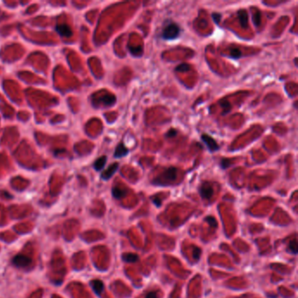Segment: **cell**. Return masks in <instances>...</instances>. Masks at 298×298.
I'll return each mask as SVG.
<instances>
[{"label":"cell","instance_id":"obj_1","mask_svg":"<svg viewBox=\"0 0 298 298\" xmlns=\"http://www.w3.org/2000/svg\"><path fill=\"white\" fill-rule=\"evenodd\" d=\"M177 174H178V169L176 167L167 168L159 177L154 179L152 181V184H159V185L168 184L173 182L175 179H177Z\"/></svg>","mask_w":298,"mask_h":298},{"label":"cell","instance_id":"obj_2","mask_svg":"<svg viewBox=\"0 0 298 298\" xmlns=\"http://www.w3.org/2000/svg\"><path fill=\"white\" fill-rule=\"evenodd\" d=\"M180 33V27L174 22H170L166 24L163 28L161 37L165 40H172L178 38Z\"/></svg>","mask_w":298,"mask_h":298},{"label":"cell","instance_id":"obj_3","mask_svg":"<svg viewBox=\"0 0 298 298\" xmlns=\"http://www.w3.org/2000/svg\"><path fill=\"white\" fill-rule=\"evenodd\" d=\"M200 194L205 200L211 199L213 195V189L209 183H203L200 187Z\"/></svg>","mask_w":298,"mask_h":298},{"label":"cell","instance_id":"obj_4","mask_svg":"<svg viewBox=\"0 0 298 298\" xmlns=\"http://www.w3.org/2000/svg\"><path fill=\"white\" fill-rule=\"evenodd\" d=\"M201 139L206 144L210 151H216V150L220 149V147H219V145L216 143V141L214 140L213 138H212L211 136H207V135H202Z\"/></svg>","mask_w":298,"mask_h":298},{"label":"cell","instance_id":"obj_5","mask_svg":"<svg viewBox=\"0 0 298 298\" xmlns=\"http://www.w3.org/2000/svg\"><path fill=\"white\" fill-rule=\"evenodd\" d=\"M128 153L129 149L126 148V146L124 145V143H120L119 144L117 145L116 149H115L114 157L115 158H121L123 157H125Z\"/></svg>","mask_w":298,"mask_h":298},{"label":"cell","instance_id":"obj_6","mask_svg":"<svg viewBox=\"0 0 298 298\" xmlns=\"http://www.w3.org/2000/svg\"><path fill=\"white\" fill-rule=\"evenodd\" d=\"M56 31L57 33L61 35V36H66V37H70L72 35V31L71 28L66 25V24H61V25H58L56 26Z\"/></svg>","mask_w":298,"mask_h":298},{"label":"cell","instance_id":"obj_7","mask_svg":"<svg viewBox=\"0 0 298 298\" xmlns=\"http://www.w3.org/2000/svg\"><path fill=\"white\" fill-rule=\"evenodd\" d=\"M13 261H14V264L18 267H26L30 264L31 260L26 256L18 255L14 258Z\"/></svg>","mask_w":298,"mask_h":298},{"label":"cell","instance_id":"obj_8","mask_svg":"<svg viewBox=\"0 0 298 298\" xmlns=\"http://www.w3.org/2000/svg\"><path fill=\"white\" fill-rule=\"evenodd\" d=\"M238 18L240 23V26H242V28H247L248 26V16H247V13L244 11V10H240L238 12Z\"/></svg>","mask_w":298,"mask_h":298},{"label":"cell","instance_id":"obj_9","mask_svg":"<svg viewBox=\"0 0 298 298\" xmlns=\"http://www.w3.org/2000/svg\"><path fill=\"white\" fill-rule=\"evenodd\" d=\"M117 168H118V164L117 163H115V164H111L108 169H107L102 175V178L103 179H109V178L112 177V175L115 173L116 170H117Z\"/></svg>","mask_w":298,"mask_h":298},{"label":"cell","instance_id":"obj_10","mask_svg":"<svg viewBox=\"0 0 298 298\" xmlns=\"http://www.w3.org/2000/svg\"><path fill=\"white\" fill-rule=\"evenodd\" d=\"M106 161H107L106 156H103V157H101L100 158H98V159L95 161V163L94 164V169H95L96 170H102V168L104 167V165H105Z\"/></svg>","mask_w":298,"mask_h":298},{"label":"cell","instance_id":"obj_11","mask_svg":"<svg viewBox=\"0 0 298 298\" xmlns=\"http://www.w3.org/2000/svg\"><path fill=\"white\" fill-rule=\"evenodd\" d=\"M91 285L93 287V289L97 293L98 295H100L102 293V290H103V284H102V282L101 281H92V283H91Z\"/></svg>","mask_w":298,"mask_h":298},{"label":"cell","instance_id":"obj_12","mask_svg":"<svg viewBox=\"0 0 298 298\" xmlns=\"http://www.w3.org/2000/svg\"><path fill=\"white\" fill-rule=\"evenodd\" d=\"M220 107H221L222 109H223V114L222 115H226L227 113H229L231 110V105L229 102L226 101V100H222L221 102H220Z\"/></svg>","mask_w":298,"mask_h":298},{"label":"cell","instance_id":"obj_13","mask_svg":"<svg viewBox=\"0 0 298 298\" xmlns=\"http://www.w3.org/2000/svg\"><path fill=\"white\" fill-rule=\"evenodd\" d=\"M123 259L127 262H136V260H138V257L136 255H132V254H127V255H124L123 256Z\"/></svg>","mask_w":298,"mask_h":298},{"label":"cell","instance_id":"obj_14","mask_svg":"<svg viewBox=\"0 0 298 298\" xmlns=\"http://www.w3.org/2000/svg\"><path fill=\"white\" fill-rule=\"evenodd\" d=\"M242 55L240 50H239L238 48H234V49H231L230 50V57L233 59H240Z\"/></svg>","mask_w":298,"mask_h":298},{"label":"cell","instance_id":"obj_15","mask_svg":"<svg viewBox=\"0 0 298 298\" xmlns=\"http://www.w3.org/2000/svg\"><path fill=\"white\" fill-rule=\"evenodd\" d=\"M113 196L115 197V199H121V198H123L124 196V190H122V189H120V188H114L113 189Z\"/></svg>","mask_w":298,"mask_h":298},{"label":"cell","instance_id":"obj_16","mask_svg":"<svg viewBox=\"0 0 298 298\" xmlns=\"http://www.w3.org/2000/svg\"><path fill=\"white\" fill-rule=\"evenodd\" d=\"M260 18H261L260 13L258 11V10H257V13L254 14V16H253V20H254V23H255V26H257V27L260 26Z\"/></svg>","mask_w":298,"mask_h":298},{"label":"cell","instance_id":"obj_17","mask_svg":"<svg viewBox=\"0 0 298 298\" xmlns=\"http://www.w3.org/2000/svg\"><path fill=\"white\" fill-rule=\"evenodd\" d=\"M190 68L191 67L188 64H186V63H182V64H180L176 68V71H178V72H184V71L189 70Z\"/></svg>","mask_w":298,"mask_h":298},{"label":"cell","instance_id":"obj_18","mask_svg":"<svg viewBox=\"0 0 298 298\" xmlns=\"http://www.w3.org/2000/svg\"><path fill=\"white\" fill-rule=\"evenodd\" d=\"M177 134H178V131H177L176 129H170L168 132L166 133V137L171 138V137H174L175 136H177Z\"/></svg>","mask_w":298,"mask_h":298},{"label":"cell","instance_id":"obj_19","mask_svg":"<svg viewBox=\"0 0 298 298\" xmlns=\"http://www.w3.org/2000/svg\"><path fill=\"white\" fill-rule=\"evenodd\" d=\"M290 249L292 250V252H293L294 254H295V253L297 252V244H296V241H295V240H293V241L291 242V244H290Z\"/></svg>","mask_w":298,"mask_h":298},{"label":"cell","instance_id":"obj_20","mask_svg":"<svg viewBox=\"0 0 298 298\" xmlns=\"http://www.w3.org/2000/svg\"><path fill=\"white\" fill-rule=\"evenodd\" d=\"M213 19H214V21L216 22V23L218 24V23H219V21L220 20L221 15H220V14H219V13H213Z\"/></svg>","mask_w":298,"mask_h":298},{"label":"cell","instance_id":"obj_21","mask_svg":"<svg viewBox=\"0 0 298 298\" xmlns=\"http://www.w3.org/2000/svg\"><path fill=\"white\" fill-rule=\"evenodd\" d=\"M200 249H198V248H195V249H194V253H193V256H194L195 260H198V259L200 258Z\"/></svg>","mask_w":298,"mask_h":298},{"label":"cell","instance_id":"obj_22","mask_svg":"<svg viewBox=\"0 0 298 298\" xmlns=\"http://www.w3.org/2000/svg\"><path fill=\"white\" fill-rule=\"evenodd\" d=\"M227 166H229V163L226 159H223L221 161V167L223 169H226Z\"/></svg>","mask_w":298,"mask_h":298},{"label":"cell","instance_id":"obj_23","mask_svg":"<svg viewBox=\"0 0 298 298\" xmlns=\"http://www.w3.org/2000/svg\"><path fill=\"white\" fill-rule=\"evenodd\" d=\"M146 298H158V295L156 292H150L146 295Z\"/></svg>","mask_w":298,"mask_h":298},{"label":"cell","instance_id":"obj_24","mask_svg":"<svg viewBox=\"0 0 298 298\" xmlns=\"http://www.w3.org/2000/svg\"><path fill=\"white\" fill-rule=\"evenodd\" d=\"M206 221L209 222V223H210V224H211L212 226H214V223H215V222H214V220H213L212 217L207 218V219H206Z\"/></svg>","mask_w":298,"mask_h":298}]
</instances>
